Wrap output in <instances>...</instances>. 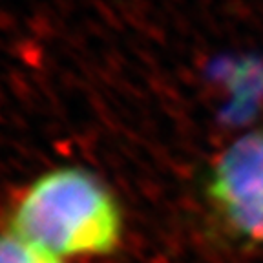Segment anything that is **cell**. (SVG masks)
<instances>
[{
  "label": "cell",
  "mask_w": 263,
  "mask_h": 263,
  "mask_svg": "<svg viewBox=\"0 0 263 263\" xmlns=\"http://www.w3.org/2000/svg\"><path fill=\"white\" fill-rule=\"evenodd\" d=\"M206 197L230 234L263 243V130L221 152L206 179Z\"/></svg>",
  "instance_id": "cell-2"
},
{
  "label": "cell",
  "mask_w": 263,
  "mask_h": 263,
  "mask_svg": "<svg viewBox=\"0 0 263 263\" xmlns=\"http://www.w3.org/2000/svg\"><path fill=\"white\" fill-rule=\"evenodd\" d=\"M0 263H66L13 232L0 234Z\"/></svg>",
  "instance_id": "cell-3"
},
{
  "label": "cell",
  "mask_w": 263,
  "mask_h": 263,
  "mask_svg": "<svg viewBox=\"0 0 263 263\" xmlns=\"http://www.w3.org/2000/svg\"><path fill=\"white\" fill-rule=\"evenodd\" d=\"M8 230L66 261L114 252L123 236V214L114 192L95 174L61 166L22 190Z\"/></svg>",
  "instance_id": "cell-1"
}]
</instances>
